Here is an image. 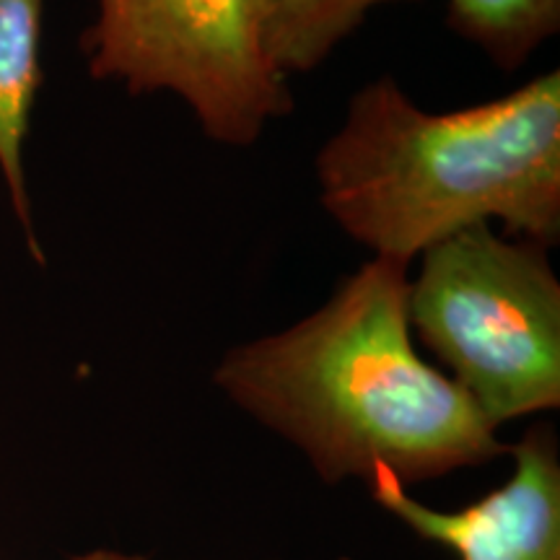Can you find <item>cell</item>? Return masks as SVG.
Returning <instances> with one entry per match:
<instances>
[{
	"instance_id": "obj_1",
	"label": "cell",
	"mask_w": 560,
	"mask_h": 560,
	"mask_svg": "<svg viewBox=\"0 0 560 560\" xmlns=\"http://www.w3.org/2000/svg\"><path fill=\"white\" fill-rule=\"evenodd\" d=\"M408 291L410 265L371 257L310 317L226 350L215 387L330 486L382 470L408 488L499 459V431L420 359Z\"/></svg>"
},
{
	"instance_id": "obj_2",
	"label": "cell",
	"mask_w": 560,
	"mask_h": 560,
	"mask_svg": "<svg viewBox=\"0 0 560 560\" xmlns=\"http://www.w3.org/2000/svg\"><path fill=\"white\" fill-rule=\"evenodd\" d=\"M319 206L371 257L412 265L446 236L499 221L560 242V73L465 109H420L395 75L350 96L317 159Z\"/></svg>"
},
{
	"instance_id": "obj_3",
	"label": "cell",
	"mask_w": 560,
	"mask_h": 560,
	"mask_svg": "<svg viewBox=\"0 0 560 560\" xmlns=\"http://www.w3.org/2000/svg\"><path fill=\"white\" fill-rule=\"evenodd\" d=\"M410 330L495 431L560 408V280L550 249L470 226L418 257Z\"/></svg>"
},
{
	"instance_id": "obj_4",
	"label": "cell",
	"mask_w": 560,
	"mask_h": 560,
	"mask_svg": "<svg viewBox=\"0 0 560 560\" xmlns=\"http://www.w3.org/2000/svg\"><path fill=\"white\" fill-rule=\"evenodd\" d=\"M89 73L132 96L170 91L210 140L247 149L289 117L293 91L262 39L260 0H96Z\"/></svg>"
},
{
	"instance_id": "obj_5",
	"label": "cell",
	"mask_w": 560,
	"mask_h": 560,
	"mask_svg": "<svg viewBox=\"0 0 560 560\" xmlns=\"http://www.w3.org/2000/svg\"><path fill=\"white\" fill-rule=\"evenodd\" d=\"M514 472L472 506L439 511L410 499L387 472L369 486L374 501L429 542L459 560H560V452L548 423H537L509 446Z\"/></svg>"
},
{
	"instance_id": "obj_6",
	"label": "cell",
	"mask_w": 560,
	"mask_h": 560,
	"mask_svg": "<svg viewBox=\"0 0 560 560\" xmlns=\"http://www.w3.org/2000/svg\"><path fill=\"white\" fill-rule=\"evenodd\" d=\"M45 0H0V177L34 262L45 252L34 231L30 185L24 170V143L42 83L39 39Z\"/></svg>"
},
{
	"instance_id": "obj_7",
	"label": "cell",
	"mask_w": 560,
	"mask_h": 560,
	"mask_svg": "<svg viewBox=\"0 0 560 560\" xmlns=\"http://www.w3.org/2000/svg\"><path fill=\"white\" fill-rule=\"evenodd\" d=\"M384 3L402 0H260L268 58L285 79L310 73Z\"/></svg>"
},
{
	"instance_id": "obj_8",
	"label": "cell",
	"mask_w": 560,
	"mask_h": 560,
	"mask_svg": "<svg viewBox=\"0 0 560 560\" xmlns=\"http://www.w3.org/2000/svg\"><path fill=\"white\" fill-rule=\"evenodd\" d=\"M446 24L499 68L516 70L560 32V0H446Z\"/></svg>"
},
{
	"instance_id": "obj_9",
	"label": "cell",
	"mask_w": 560,
	"mask_h": 560,
	"mask_svg": "<svg viewBox=\"0 0 560 560\" xmlns=\"http://www.w3.org/2000/svg\"><path fill=\"white\" fill-rule=\"evenodd\" d=\"M70 560H143V558L122 556V552H109V550H94V552H86V556H75Z\"/></svg>"
}]
</instances>
